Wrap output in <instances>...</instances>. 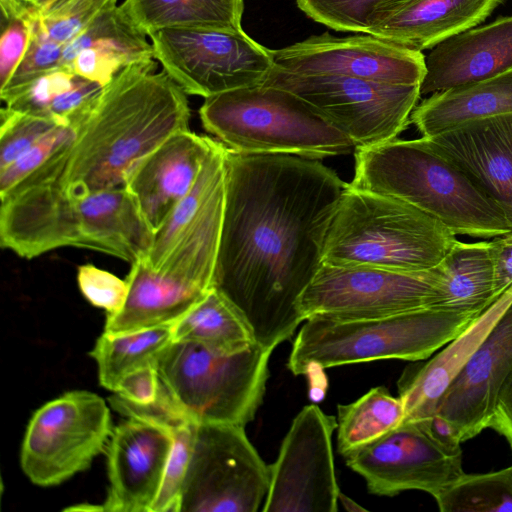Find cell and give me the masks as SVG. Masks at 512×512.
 I'll list each match as a JSON object with an SVG mask.
<instances>
[{
    "mask_svg": "<svg viewBox=\"0 0 512 512\" xmlns=\"http://www.w3.org/2000/svg\"><path fill=\"white\" fill-rule=\"evenodd\" d=\"M274 66L296 74L338 75L371 81L419 85L425 75V56L370 34L311 36L272 50Z\"/></svg>",
    "mask_w": 512,
    "mask_h": 512,
    "instance_id": "17",
    "label": "cell"
},
{
    "mask_svg": "<svg viewBox=\"0 0 512 512\" xmlns=\"http://www.w3.org/2000/svg\"><path fill=\"white\" fill-rule=\"evenodd\" d=\"M269 483V466L244 426L197 423L180 512H256Z\"/></svg>",
    "mask_w": 512,
    "mask_h": 512,
    "instance_id": "13",
    "label": "cell"
},
{
    "mask_svg": "<svg viewBox=\"0 0 512 512\" xmlns=\"http://www.w3.org/2000/svg\"><path fill=\"white\" fill-rule=\"evenodd\" d=\"M123 308L106 316L104 332L120 334L173 325L196 306L205 291L154 271L143 259L131 264Z\"/></svg>",
    "mask_w": 512,
    "mask_h": 512,
    "instance_id": "26",
    "label": "cell"
},
{
    "mask_svg": "<svg viewBox=\"0 0 512 512\" xmlns=\"http://www.w3.org/2000/svg\"><path fill=\"white\" fill-rule=\"evenodd\" d=\"M159 388L157 367L145 366L124 376L114 393L132 403L147 405L156 400Z\"/></svg>",
    "mask_w": 512,
    "mask_h": 512,
    "instance_id": "43",
    "label": "cell"
},
{
    "mask_svg": "<svg viewBox=\"0 0 512 512\" xmlns=\"http://www.w3.org/2000/svg\"><path fill=\"white\" fill-rule=\"evenodd\" d=\"M199 116L208 133L236 152L320 160L355 149L350 138L301 98L263 84L209 96Z\"/></svg>",
    "mask_w": 512,
    "mask_h": 512,
    "instance_id": "6",
    "label": "cell"
},
{
    "mask_svg": "<svg viewBox=\"0 0 512 512\" xmlns=\"http://www.w3.org/2000/svg\"><path fill=\"white\" fill-rule=\"evenodd\" d=\"M262 84L301 98L350 138L355 149L396 139L408 126L421 96L419 85L296 74L275 66Z\"/></svg>",
    "mask_w": 512,
    "mask_h": 512,
    "instance_id": "9",
    "label": "cell"
},
{
    "mask_svg": "<svg viewBox=\"0 0 512 512\" xmlns=\"http://www.w3.org/2000/svg\"><path fill=\"white\" fill-rule=\"evenodd\" d=\"M441 274L322 264L299 300L305 321L312 317L362 319L430 308Z\"/></svg>",
    "mask_w": 512,
    "mask_h": 512,
    "instance_id": "14",
    "label": "cell"
},
{
    "mask_svg": "<svg viewBox=\"0 0 512 512\" xmlns=\"http://www.w3.org/2000/svg\"><path fill=\"white\" fill-rule=\"evenodd\" d=\"M77 283L86 300L93 306L104 309L106 316L118 313L126 302L127 281L93 264L87 263L78 267Z\"/></svg>",
    "mask_w": 512,
    "mask_h": 512,
    "instance_id": "41",
    "label": "cell"
},
{
    "mask_svg": "<svg viewBox=\"0 0 512 512\" xmlns=\"http://www.w3.org/2000/svg\"><path fill=\"white\" fill-rule=\"evenodd\" d=\"M173 341L201 344L221 354H233L256 343L232 303L215 287L172 325Z\"/></svg>",
    "mask_w": 512,
    "mask_h": 512,
    "instance_id": "30",
    "label": "cell"
},
{
    "mask_svg": "<svg viewBox=\"0 0 512 512\" xmlns=\"http://www.w3.org/2000/svg\"><path fill=\"white\" fill-rule=\"evenodd\" d=\"M404 419L400 397L392 396L384 386L374 387L356 401L338 405V452L345 456L398 427Z\"/></svg>",
    "mask_w": 512,
    "mask_h": 512,
    "instance_id": "32",
    "label": "cell"
},
{
    "mask_svg": "<svg viewBox=\"0 0 512 512\" xmlns=\"http://www.w3.org/2000/svg\"><path fill=\"white\" fill-rule=\"evenodd\" d=\"M172 341V325L130 333L103 332L90 351L98 366L100 384L114 392L127 374L145 366H156Z\"/></svg>",
    "mask_w": 512,
    "mask_h": 512,
    "instance_id": "31",
    "label": "cell"
},
{
    "mask_svg": "<svg viewBox=\"0 0 512 512\" xmlns=\"http://www.w3.org/2000/svg\"><path fill=\"white\" fill-rule=\"evenodd\" d=\"M512 375V302L446 390L436 414L460 442L489 427L499 395Z\"/></svg>",
    "mask_w": 512,
    "mask_h": 512,
    "instance_id": "19",
    "label": "cell"
},
{
    "mask_svg": "<svg viewBox=\"0 0 512 512\" xmlns=\"http://www.w3.org/2000/svg\"><path fill=\"white\" fill-rule=\"evenodd\" d=\"M476 317L423 308L362 319L312 317L288 359L294 375L385 359L424 360L461 334Z\"/></svg>",
    "mask_w": 512,
    "mask_h": 512,
    "instance_id": "7",
    "label": "cell"
},
{
    "mask_svg": "<svg viewBox=\"0 0 512 512\" xmlns=\"http://www.w3.org/2000/svg\"><path fill=\"white\" fill-rule=\"evenodd\" d=\"M78 77L70 68L60 66L0 97L8 109L49 118L54 100L72 89Z\"/></svg>",
    "mask_w": 512,
    "mask_h": 512,
    "instance_id": "37",
    "label": "cell"
},
{
    "mask_svg": "<svg viewBox=\"0 0 512 512\" xmlns=\"http://www.w3.org/2000/svg\"><path fill=\"white\" fill-rule=\"evenodd\" d=\"M173 446L172 430L133 417L115 426L106 447L109 486L98 510L150 512Z\"/></svg>",
    "mask_w": 512,
    "mask_h": 512,
    "instance_id": "18",
    "label": "cell"
},
{
    "mask_svg": "<svg viewBox=\"0 0 512 512\" xmlns=\"http://www.w3.org/2000/svg\"><path fill=\"white\" fill-rule=\"evenodd\" d=\"M489 427L503 435L512 448V375L499 395Z\"/></svg>",
    "mask_w": 512,
    "mask_h": 512,
    "instance_id": "45",
    "label": "cell"
},
{
    "mask_svg": "<svg viewBox=\"0 0 512 512\" xmlns=\"http://www.w3.org/2000/svg\"><path fill=\"white\" fill-rule=\"evenodd\" d=\"M346 184L319 159L226 147L214 287L264 348L274 350L305 321L299 300L322 265Z\"/></svg>",
    "mask_w": 512,
    "mask_h": 512,
    "instance_id": "1",
    "label": "cell"
},
{
    "mask_svg": "<svg viewBox=\"0 0 512 512\" xmlns=\"http://www.w3.org/2000/svg\"><path fill=\"white\" fill-rule=\"evenodd\" d=\"M115 6L117 0H56L40 12L37 27L44 36L64 46Z\"/></svg>",
    "mask_w": 512,
    "mask_h": 512,
    "instance_id": "34",
    "label": "cell"
},
{
    "mask_svg": "<svg viewBox=\"0 0 512 512\" xmlns=\"http://www.w3.org/2000/svg\"><path fill=\"white\" fill-rule=\"evenodd\" d=\"M438 268L441 280L430 308L478 317L497 300L489 241L457 239Z\"/></svg>",
    "mask_w": 512,
    "mask_h": 512,
    "instance_id": "28",
    "label": "cell"
},
{
    "mask_svg": "<svg viewBox=\"0 0 512 512\" xmlns=\"http://www.w3.org/2000/svg\"><path fill=\"white\" fill-rule=\"evenodd\" d=\"M504 0H398L379 8L365 34L420 51L478 26Z\"/></svg>",
    "mask_w": 512,
    "mask_h": 512,
    "instance_id": "23",
    "label": "cell"
},
{
    "mask_svg": "<svg viewBox=\"0 0 512 512\" xmlns=\"http://www.w3.org/2000/svg\"><path fill=\"white\" fill-rule=\"evenodd\" d=\"M455 236L415 206L349 183L327 230L322 264L427 271L439 265Z\"/></svg>",
    "mask_w": 512,
    "mask_h": 512,
    "instance_id": "5",
    "label": "cell"
},
{
    "mask_svg": "<svg viewBox=\"0 0 512 512\" xmlns=\"http://www.w3.org/2000/svg\"><path fill=\"white\" fill-rule=\"evenodd\" d=\"M512 69V15L473 27L433 47L425 56L420 94L430 95Z\"/></svg>",
    "mask_w": 512,
    "mask_h": 512,
    "instance_id": "22",
    "label": "cell"
},
{
    "mask_svg": "<svg viewBox=\"0 0 512 512\" xmlns=\"http://www.w3.org/2000/svg\"><path fill=\"white\" fill-rule=\"evenodd\" d=\"M147 37L117 5L64 45L61 66L104 87L127 65L154 58Z\"/></svg>",
    "mask_w": 512,
    "mask_h": 512,
    "instance_id": "25",
    "label": "cell"
},
{
    "mask_svg": "<svg viewBox=\"0 0 512 512\" xmlns=\"http://www.w3.org/2000/svg\"><path fill=\"white\" fill-rule=\"evenodd\" d=\"M113 429L103 398L69 391L32 415L21 447L22 470L38 486L58 485L86 470L106 450Z\"/></svg>",
    "mask_w": 512,
    "mask_h": 512,
    "instance_id": "12",
    "label": "cell"
},
{
    "mask_svg": "<svg viewBox=\"0 0 512 512\" xmlns=\"http://www.w3.org/2000/svg\"><path fill=\"white\" fill-rule=\"evenodd\" d=\"M197 423L185 421L173 427V446L160 489L150 512H180L182 489L186 477Z\"/></svg>",
    "mask_w": 512,
    "mask_h": 512,
    "instance_id": "36",
    "label": "cell"
},
{
    "mask_svg": "<svg viewBox=\"0 0 512 512\" xmlns=\"http://www.w3.org/2000/svg\"><path fill=\"white\" fill-rule=\"evenodd\" d=\"M225 151L215 140L192 189L154 233L143 258L154 271L205 291L214 287L225 205Z\"/></svg>",
    "mask_w": 512,
    "mask_h": 512,
    "instance_id": "10",
    "label": "cell"
},
{
    "mask_svg": "<svg viewBox=\"0 0 512 512\" xmlns=\"http://www.w3.org/2000/svg\"><path fill=\"white\" fill-rule=\"evenodd\" d=\"M0 199V244L21 258L74 247L132 264L146 257L153 241L125 187L80 196L37 184Z\"/></svg>",
    "mask_w": 512,
    "mask_h": 512,
    "instance_id": "3",
    "label": "cell"
},
{
    "mask_svg": "<svg viewBox=\"0 0 512 512\" xmlns=\"http://www.w3.org/2000/svg\"><path fill=\"white\" fill-rule=\"evenodd\" d=\"M24 1V0H23Z\"/></svg>",
    "mask_w": 512,
    "mask_h": 512,
    "instance_id": "48",
    "label": "cell"
},
{
    "mask_svg": "<svg viewBox=\"0 0 512 512\" xmlns=\"http://www.w3.org/2000/svg\"><path fill=\"white\" fill-rule=\"evenodd\" d=\"M424 138L501 209L512 227V114L470 121Z\"/></svg>",
    "mask_w": 512,
    "mask_h": 512,
    "instance_id": "21",
    "label": "cell"
},
{
    "mask_svg": "<svg viewBox=\"0 0 512 512\" xmlns=\"http://www.w3.org/2000/svg\"><path fill=\"white\" fill-rule=\"evenodd\" d=\"M398 0H296L314 21L339 31L366 33L373 14Z\"/></svg>",
    "mask_w": 512,
    "mask_h": 512,
    "instance_id": "35",
    "label": "cell"
},
{
    "mask_svg": "<svg viewBox=\"0 0 512 512\" xmlns=\"http://www.w3.org/2000/svg\"><path fill=\"white\" fill-rule=\"evenodd\" d=\"M350 184L401 199L454 235L488 239L512 231L501 209L424 137L355 149Z\"/></svg>",
    "mask_w": 512,
    "mask_h": 512,
    "instance_id": "4",
    "label": "cell"
},
{
    "mask_svg": "<svg viewBox=\"0 0 512 512\" xmlns=\"http://www.w3.org/2000/svg\"><path fill=\"white\" fill-rule=\"evenodd\" d=\"M494 269V295L498 299L512 286V231L489 241Z\"/></svg>",
    "mask_w": 512,
    "mask_h": 512,
    "instance_id": "44",
    "label": "cell"
},
{
    "mask_svg": "<svg viewBox=\"0 0 512 512\" xmlns=\"http://www.w3.org/2000/svg\"><path fill=\"white\" fill-rule=\"evenodd\" d=\"M370 493L394 496L420 490L435 499L464 474L462 451L438 442L424 421H403L398 427L345 456Z\"/></svg>",
    "mask_w": 512,
    "mask_h": 512,
    "instance_id": "16",
    "label": "cell"
},
{
    "mask_svg": "<svg viewBox=\"0 0 512 512\" xmlns=\"http://www.w3.org/2000/svg\"><path fill=\"white\" fill-rule=\"evenodd\" d=\"M0 121V170L59 126L50 118L17 112L6 107L1 108Z\"/></svg>",
    "mask_w": 512,
    "mask_h": 512,
    "instance_id": "38",
    "label": "cell"
},
{
    "mask_svg": "<svg viewBox=\"0 0 512 512\" xmlns=\"http://www.w3.org/2000/svg\"><path fill=\"white\" fill-rule=\"evenodd\" d=\"M76 132L75 128L59 125L18 159L0 170V197L16 188L56 152L69 144Z\"/></svg>",
    "mask_w": 512,
    "mask_h": 512,
    "instance_id": "39",
    "label": "cell"
},
{
    "mask_svg": "<svg viewBox=\"0 0 512 512\" xmlns=\"http://www.w3.org/2000/svg\"><path fill=\"white\" fill-rule=\"evenodd\" d=\"M214 142L190 129L175 133L128 171L124 187L153 233L190 192Z\"/></svg>",
    "mask_w": 512,
    "mask_h": 512,
    "instance_id": "20",
    "label": "cell"
},
{
    "mask_svg": "<svg viewBox=\"0 0 512 512\" xmlns=\"http://www.w3.org/2000/svg\"><path fill=\"white\" fill-rule=\"evenodd\" d=\"M37 20L38 18L31 25L29 46L11 78L0 88V96L13 92L61 66L64 46L44 36L37 27Z\"/></svg>",
    "mask_w": 512,
    "mask_h": 512,
    "instance_id": "40",
    "label": "cell"
},
{
    "mask_svg": "<svg viewBox=\"0 0 512 512\" xmlns=\"http://www.w3.org/2000/svg\"><path fill=\"white\" fill-rule=\"evenodd\" d=\"M337 420L318 406H305L294 418L269 466L264 512H336L339 486L332 451Z\"/></svg>",
    "mask_w": 512,
    "mask_h": 512,
    "instance_id": "15",
    "label": "cell"
},
{
    "mask_svg": "<svg viewBox=\"0 0 512 512\" xmlns=\"http://www.w3.org/2000/svg\"><path fill=\"white\" fill-rule=\"evenodd\" d=\"M339 500L347 511H366L364 507L360 506L351 498H349L348 496L344 495L341 492L339 494Z\"/></svg>",
    "mask_w": 512,
    "mask_h": 512,
    "instance_id": "46",
    "label": "cell"
},
{
    "mask_svg": "<svg viewBox=\"0 0 512 512\" xmlns=\"http://www.w3.org/2000/svg\"><path fill=\"white\" fill-rule=\"evenodd\" d=\"M512 114V69L499 75L430 94L410 116L421 137L461 124Z\"/></svg>",
    "mask_w": 512,
    "mask_h": 512,
    "instance_id": "27",
    "label": "cell"
},
{
    "mask_svg": "<svg viewBox=\"0 0 512 512\" xmlns=\"http://www.w3.org/2000/svg\"><path fill=\"white\" fill-rule=\"evenodd\" d=\"M124 16L147 36L164 28L241 27L243 0H124Z\"/></svg>",
    "mask_w": 512,
    "mask_h": 512,
    "instance_id": "29",
    "label": "cell"
},
{
    "mask_svg": "<svg viewBox=\"0 0 512 512\" xmlns=\"http://www.w3.org/2000/svg\"><path fill=\"white\" fill-rule=\"evenodd\" d=\"M154 58L186 94L207 98L260 85L272 50L238 28H164L148 35Z\"/></svg>",
    "mask_w": 512,
    "mask_h": 512,
    "instance_id": "11",
    "label": "cell"
},
{
    "mask_svg": "<svg viewBox=\"0 0 512 512\" xmlns=\"http://www.w3.org/2000/svg\"><path fill=\"white\" fill-rule=\"evenodd\" d=\"M272 352L254 343L241 352L221 354L198 343L172 341L156 367L190 421L245 426L263 401Z\"/></svg>",
    "mask_w": 512,
    "mask_h": 512,
    "instance_id": "8",
    "label": "cell"
},
{
    "mask_svg": "<svg viewBox=\"0 0 512 512\" xmlns=\"http://www.w3.org/2000/svg\"><path fill=\"white\" fill-rule=\"evenodd\" d=\"M155 60L120 70L102 88L73 140L13 190L52 184L81 196L124 187L136 162L189 130L187 94L164 70L157 72Z\"/></svg>",
    "mask_w": 512,
    "mask_h": 512,
    "instance_id": "2",
    "label": "cell"
},
{
    "mask_svg": "<svg viewBox=\"0 0 512 512\" xmlns=\"http://www.w3.org/2000/svg\"><path fill=\"white\" fill-rule=\"evenodd\" d=\"M442 512H512V466L463 474L436 499Z\"/></svg>",
    "mask_w": 512,
    "mask_h": 512,
    "instance_id": "33",
    "label": "cell"
},
{
    "mask_svg": "<svg viewBox=\"0 0 512 512\" xmlns=\"http://www.w3.org/2000/svg\"><path fill=\"white\" fill-rule=\"evenodd\" d=\"M31 6H33L38 11H43L47 7H49L51 4H53L56 0H24Z\"/></svg>",
    "mask_w": 512,
    "mask_h": 512,
    "instance_id": "47",
    "label": "cell"
},
{
    "mask_svg": "<svg viewBox=\"0 0 512 512\" xmlns=\"http://www.w3.org/2000/svg\"><path fill=\"white\" fill-rule=\"evenodd\" d=\"M512 302V286L430 361L403 373L398 382L404 421L425 420L439 404L464 364Z\"/></svg>",
    "mask_w": 512,
    "mask_h": 512,
    "instance_id": "24",
    "label": "cell"
},
{
    "mask_svg": "<svg viewBox=\"0 0 512 512\" xmlns=\"http://www.w3.org/2000/svg\"><path fill=\"white\" fill-rule=\"evenodd\" d=\"M39 14L29 18L2 17L0 88L8 82L23 58L31 39V25L38 18Z\"/></svg>",
    "mask_w": 512,
    "mask_h": 512,
    "instance_id": "42",
    "label": "cell"
}]
</instances>
